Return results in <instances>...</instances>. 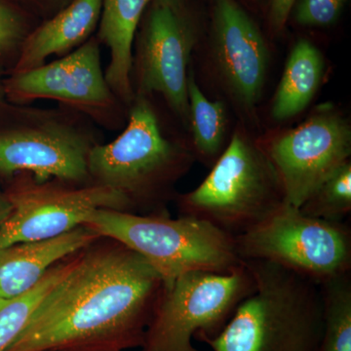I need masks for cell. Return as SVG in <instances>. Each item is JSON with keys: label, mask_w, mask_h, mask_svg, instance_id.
I'll use <instances>...</instances> for the list:
<instances>
[{"label": "cell", "mask_w": 351, "mask_h": 351, "mask_svg": "<svg viewBox=\"0 0 351 351\" xmlns=\"http://www.w3.org/2000/svg\"><path fill=\"white\" fill-rule=\"evenodd\" d=\"M234 242L241 261L276 263L318 285L351 270L350 226L306 216L286 202Z\"/></svg>", "instance_id": "obj_8"}, {"label": "cell", "mask_w": 351, "mask_h": 351, "mask_svg": "<svg viewBox=\"0 0 351 351\" xmlns=\"http://www.w3.org/2000/svg\"><path fill=\"white\" fill-rule=\"evenodd\" d=\"M348 0H300L295 17L306 27H327L338 21Z\"/></svg>", "instance_id": "obj_22"}, {"label": "cell", "mask_w": 351, "mask_h": 351, "mask_svg": "<svg viewBox=\"0 0 351 351\" xmlns=\"http://www.w3.org/2000/svg\"><path fill=\"white\" fill-rule=\"evenodd\" d=\"M76 254L53 265L32 290L12 299L0 300V351H7L19 337L44 297L73 267Z\"/></svg>", "instance_id": "obj_19"}, {"label": "cell", "mask_w": 351, "mask_h": 351, "mask_svg": "<svg viewBox=\"0 0 351 351\" xmlns=\"http://www.w3.org/2000/svg\"><path fill=\"white\" fill-rule=\"evenodd\" d=\"M212 29L219 73L237 100L253 108L262 96L269 66L262 32L237 0H215Z\"/></svg>", "instance_id": "obj_13"}, {"label": "cell", "mask_w": 351, "mask_h": 351, "mask_svg": "<svg viewBox=\"0 0 351 351\" xmlns=\"http://www.w3.org/2000/svg\"><path fill=\"white\" fill-rule=\"evenodd\" d=\"M103 0H73L32 34H27L11 73L38 68L48 58L64 57L86 43L100 23Z\"/></svg>", "instance_id": "obj_15"}, {"label": "cell", "mask_w": 351, "mask_h": 351, "mask_svg": "<svg viewBox=\"0 0 351 351\" xmlns=\"http://www.w3.org/2000/svg\"><path fill=\"white\" fill-rule=\"evenodd\" d=\"M101 239L88 226H77L52 239L21 242L0 249V300L32 290L56 263Z\"/></svg>", "instance_id": "obj_14"}, {"label": "cell", "mask_w": 351, "mask_h": 351, "mask_svg": "<svg viewBox=\"0 0 351 351\" xmlns=\"http://www.w3.org/2000/svg\"><path fill=\"white\" fill-rule=\"evenodd\" d=\"M4 84L8 103L27 105L38 99H49L105 125H113L119 108L120 101L101 69L100 45L96 38L89 39L52 63L10 73Z\"/></svg>", "instance_id": "obj_10"}, {"label": "cell", "mask_w": 351, "mask_h": 351, "mask_svg": "<svg viewBox=\"0 0 351 351\" xmlns=\"http://www.w3.org/2000/svg\"><path fill=\"white\" fill-rule=\"evenodd\" d=\"M323 71L324 60L320 51L306 39L298 41L274 97V119L282 121L304 110L320 86Z\"/></svg>", "instance_id": "obj_17"}, {"label": "cell", "mask_w": 351, "mask_h": 351, "mask_svg": "<svg viewBox=\"0 0 351 351\" xmlns=\"http://www.w3.org/2000/svg\"><path fill=\"white\" fill-rule=\"evenodd\" d=\"M193 163L186 147L164 137L149 101L138 96L125 130L108 144H97L88 157L91 182L125 195L134 210L168 213L173 184Z\"/></svg>", "instance_id": "obj_4"}, {"label": "cell", "mask_w": 351, "mask_h": 351, "mask_svg": "<svg viewBox=\"0 0 351 351\" xmlns=\"http://www.w3.org/2000/svg\"><path fill=\"white\" fill-rule=\"evenodd\" d=\"M280 178L262 145L235 133L197 188L177 198L181 216L211 223L235 237L282 206Z\"/></svg>", "instance_id": "obj_5"}, {"label": "cell", "mask_w": 351, "mask_h": 351, "mask_svg": "<svg viewBox=\"0 0 351 351\" xmlns=\"http://www.w3.org/2000/svg\"><path fill=\"white\" fill-rule=\"evenodd\" d=\"M163 288L158 272L119 241L77 252L7 351H123L141 348Z\"/></svg>", "instance_id": "obj_1"}, {"label": "cell", "mask_w": 351, "mask_h": 351, "mask_svg": "<svg viewBox=\"0 0 351 351\" xmlns=\"http://www.w3.org/2000/svg\"><path fill=\"white\" fill-rule=\"evenodd\" d=\"M4 188L11 213L0 226V249L21 242L59 237L82 226L97 209L134 212L130 199L101 184H77L50 179L38 182L29 173L14 176Z\"/></svg>", "instance_id": "obj_9"}, {"label": "cell", "mask_w": 351, "mask_h": 351, "mask_svg": "<svg viewBox=\"0 0 351 351\" xmlns=\"http://www.w3.org/2000/svg\"><path fill=\"white\" fill-rule=\"evenodd\" d=\"M297 1L298 0H272L269 17L274 31L280 32L283 29Z\"/></svg>", "instance_id": "obj_24"}, {"label": "cell", "mask_w": 351, "mask_h": 351, "mask_svg": "<svg viewBox=\"0 0 351 351\" xmlns=\"http://www.w3.org/2000/svg\"><path fill=\"white\" fill-rule=\"evenodd\" d=\"M1 179H0V226L11 213V204L7 199L5 191L1 186Z\"/></svg>", "instance_id": "obj_25"}, {"label": "cell", "mask_w": 351, "mask_h": 351, "mask_svg": "<svg viewBox=\"0 0 351 351\" xmlns=\"http://www.w3.org/2000/svg\"><path fill=\"white\" fill-rule=\"evenodd\" d=\"M152 2L156 5L168 7L176 12H184L182 0H152Z\"/></svg>", "instance_id": "obj_26"}, {"label": "cell", "mask_w": 351, "mask_h": 351, "mask_svg": "<svg viewBox=\"0 0 351 351\" xmlns=\"http://www.w3.org/2000/svg\"><path fill=\"white\" fill-rule=\"evenodd\" d=\"M313 218L343 221L351 212V163L346 161L321 182L299 207Z\"/></svg>", "instance_id": "obj_21"}, {"label": "cell", "mask_w": 351, "mask_h": 351, "mask_svg": "<svg viewBox=\"0 0 351 351\" xmlns=\"http://www.w3.org/2000/svg\"><path fill=\"white\" fill-rule=\"evenodd\" d=\"M322 331L316 351H351V274L320 284Z\"/></svg>", "instance_id": "obj_18"}, {"label": "cell", "mask_w": 351, "mask_h": 351, "mask_svg": "<svg viewBox=\"0 0 351 351\" xmlns=\"http://www.w3.org/2000/svg\"><path fill=\"white\" fill-rule=\"evenodd\" d=\"M188 97L195 151L205 160L216 161L225 151V106L208 100L191 75L188 78Z\"/></svg>", "instance_id": "obj_20"}, {"label": "cell", "mask_w": 351, "mask_h": 351, "mask_svg": "<svg viewBox=\"0 0 351 351\" xmlns=\"http://www.w3.org/2000/svg\"><path fill=\"white\" fill-rule=\"evenodd\" d=\"M83 225L144 257L163 285L186 272L223 274L243 263L234 237L193 217L172 219L168 213L141 215L103 208L88 215Z\"/></svg>", "instance_id": "obj_3"}, {"label": "cell", "mask_w": 351, "mask_h": 351, "mask_svg": "<svg viewBox=\"0 0 351 351\" xmlns=\"http://www.w3.org/2000/svg\"><path fill=\"white\" fill-rule=\"evenodd\" d=\"M5 71H4L3 63L0 62V105L6 101L5 99Z\"/></svg>", "instance_id": "obj_27"}, {"label": "cell", "mask_w": 351, "mask_h": 351, "mask_svg": "<svg viewBox=\"0 0 351 351\" xmlns=\"http://www.w3.org/2000/svg\"><path fill=\"white\" fill-rule=\"evenodd\" d=\"M32 1H38V2H41V1H43V0H32Z\"/></svg>", "instance_id": "obj_28"}, {"label": "cell", "mask_w": 351, "mask_h": 351, "mask_svg": "<svg viewBox=\"0 0 351 351\" xmlns=\"http://www.w3.org/2000/svg\"><path fill=\"white\" fill-rule=\"evenodd\" d=\"M27 32L25 23L13 7L0 1V62L18 54Z\"/></svg>", "instance_id": "obj_23"}, {"label": "cell", "mask_w": 351, "mask_h": 351, "mask_svg": "<svg viewBox=\"0 0 351 351\" xmlns=\"http://www.w3.org/2000/svg\"><path fill=\"white\" fill-rule=\"evenodd\" d=\"M263 149L278 173L286 203L299 208L321 182L350 160V126L332 108L323 107Z\"/></svg>", "instance_id": "obj_11"}, {"label": "cell", "mask_w": 351, "mask_h": 351, "mask_svg": "<svg viewBox=\"0 0 351 351\" xmlns=\"http://www.w3.org/2000/svg\"><path fill=\"white\" fill-rule=\"evenodd\" d=\"M152 0H103L99 39L110 50L106 80L120 101L134 99L131 73L133 43L138 23Z\"/></svg>", "instance_id": "obj_16"}, {"label": "cell", "mask_w": 351, "mask_h": 351, "mask_svg": "<svg viewBox=\"0 0 351 351\" xmlns=\"http://www.w3.org/2000/svg\"><path fill=\"white\" fill-rule=\"evenodd\" d=\"M255 287L213 338V351H316L322 331L320 285L265 261H243Z\"/></svg>", "instance_id": "obj_2"}, {"label": "cell", "mask_w": 351, "mask_h": 351, "mask_svg": "<svg viewBox=\"0 0 351 351\" xmlns=\"http://www.w3.org/2000/svg\"><path fill=\"white\" fill-rule=\"evenodd\" d=\"M255 287L244 262L230 272L193 270L163 285L142 351H199L193 339L213 338Z\"/></svg>", "instance_id": "obj_7"}, {"label": "cell", "mask_w": 351, "mask_h": 351, "mask_svg": "<svg viewBox=\"0 0 351 351\" xmlns=\"http://www.w3.org/2000/svg\"><path fill=\"white\" fill-rule=\"evenodd\" d=\"M195 43L184 12L152 4L138 40V96L162 95L184 121L189 119L186 68Z\"/></svg>", "instance_id": "obj_12"}, {"label": "cell", "mask_w": 351, "mask_h": 351, "mask_svg": "<svg viewBox=\"0 0 351 351\" xmlns=\"http://www.w3.org/2000/svg\"><path fill=\"white\" fill-rule=\"evenodd\" d=\"M0 179L8 182L27 172L38 182L50 179L91 184L88 157L98 144L93 133L73 112L2 104Z\"/></svg>", "instance_id": "obj_6"}]
</instances>
